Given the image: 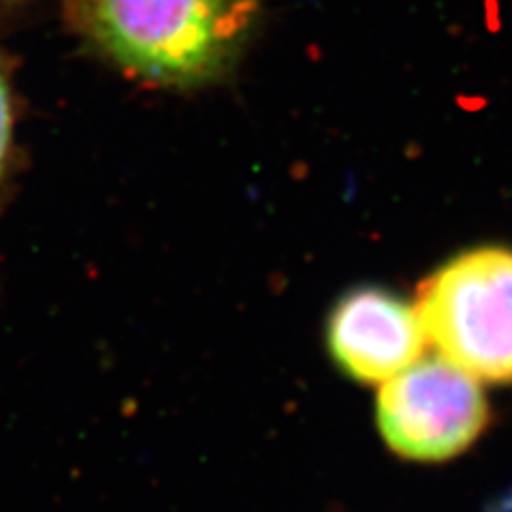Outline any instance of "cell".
<instances>
[{
	"mask_svg": "<svg viewBox=\"0 0 512 512\" xmlns=\"http://www.w3.org/2000/svg\"><path fill=\"white\" fill-rule=\"evenodd\" d=\"M254 0H77L88 37L120 67L167 86H199L229 67Z\"/></svg>",
	"mask_w": 512,
	"mask_h": 512,
	"instance_id": "1",
	"label": "cell"
},
{
	"mask_svg": "<svg viewBox=\"0 0 512 512\" xmlns=\"http://www.w3.org/2000/svg\"><path fill=\"white\" fill-rule=\"evenodd\" d=\"M414 310L440 357L474 378L512 382V250L455 256L421 284Z\"/></svg>",
	"mask_w": 512,
	"mask_h": 512,
	"instance_id": "2",
	"label": "cell"
},
{
	"mask_svg": "<svg viewBox=\"0 0 512 512\" xmlns=\"http://www.w3.org/2000/svg\"><path fill=\"white\" fill-rule=\"evenodd\" d=\"M478 382L444 357L414 361L384 380L378 395V427L395 453L442 461L468 448L487 423Z\"/></svg>",
	"mask_w": 512,
	"mask_h": 512,
	"instance_id": "3",
	"label": "cell"
},
{
	"mask_svg": "<svg viewBox=\"0 0 512 512\" xmlns=\"http://www.w3.org/2000/svg\"><path fill=\"white\" fill-rule=\"evenodd\" d=\"M427 344L423 323L399 297L361 288L329 318V348L342 370L363 382H384L419 361Z\"/></svg>",
	"mask_w": 512,
	"mask_h": 512,
	"instance_id": "4",
	"label": "cell"
},
{
	"mask_svg": "<svg viewBox=\"0 0 512 512\" xmlns=\"http://www.w3.org/2000/svg\"><path fill=\"white\" fill-rule=\"evenodd\" d=\"M9 139H11V96H9V84L3 71V64H0V178H3V171H5Z\"/></svg>",
	"mask_w": 512,
	"mask_h": 512,
	"instance_id": "5",
	"label": "cell"
}]
</instances>
